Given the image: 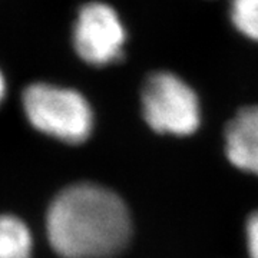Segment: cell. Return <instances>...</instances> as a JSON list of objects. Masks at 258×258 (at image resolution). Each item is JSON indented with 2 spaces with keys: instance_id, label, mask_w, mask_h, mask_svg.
<instances>
[{
  "instance_id": "3",
  "label": "cell",
  "mask_w": 258,
  "mask_h": 258,
  "mask_svg": "<svg viewBox=\"0 0 258 258\" xmlns=\"http://www.w3.org/2000/svg\"><path fill=\"white\" fill-rule=\"evenodd\" d=\"M142 111L154 131L179 137L194 134L201 119L195 92L169 72H158L148 78L142 89Z\"/></svg>"
},
{
  "instance_id": "4",
  "label": "cell",
  "mask_w": 258,
  "mask_h": 258,
  "mask_svg": "<svg viewBox=\"0 0 258 258\" xmlns=\"http://www.w3.org/2000/svg\"><path fill=\"white\" fill-rule=\"evenodd\" d=\"M125 43V29L111 6L92 2L78 13L74 46L81 59L95 66L118 60Z\"/></svg>"
},
{
  "instance_id": "8",
  "label": "cell",
  "mask_w": 258,
  "mask_h": 258,
  "mask_svg": "<svg viewBox=\"0 0 258 258\" xmlns=\"http://www.w3.org/2000/svg\"><path fill=\"white\" fill-rule=\"evenodd\" d=\"M249 258H258V211L251 214L245 227Z\"/></svg>"
},
{
  "instance_id": "5",
  "label": "cell",
  "mask_w": 258,
  "mask_h": 258,
  "mask_svg": "<svg viewBox=\"0 0 258 258\" xmlns=\"http://www.w3.org/2000/svg\"><path fill=\"white\" fill-rule=\"evenodd\" d=\"M225 152L237 168L258 175V106H245L230 120Z\"/></svg>"
},
{
  "instance_id": "1",
  "label": "cell",
  "mask_w": 258,
  "mask_h": 258,
  "mask_svg": "<svg viewBox=\"0 0 258 258\" xmlns=\"http://www.w3.org/2000/svg\"><path fill=\"white\" fill-rule=\"evenodd\" d=\"M46 227L50 245L62 258L115 257L131 234L125 204L95 184L63 189L49 207Z\"/></svg>"
},
{
  "instance_id": "2",
  "label": "cell",
  "mask_w": 258,
  "mask_h": 258,
  "mask_svg": "<svg viewBox=\"0 0 258 258\" xmlns=\"http://www.w3.org/2000/svg\"><path fill=\"white\" fill-rule=\"evenodd\" d=\"M23 108L29 122L53 138L68 144H81L91 135V106L74 89L32 83L23 92Z\"/></svg>"
},
{
  "instance_id": "6",
  "label": "cell",
  "mask_w": 258,
  "mask_h": 258,
  "mask_svg": "<svg viewBox=\"0 0 258 258\" xmlns=\"http://www.w3.org/2000/svg\"><path fill=\"white\" fill-rule=\"evenodd\" d=\"M0 258H32L28 227L12 215H5L0 222Z\"/></svg>"
},
{
  "instance_id": "7",
  "label": "cell",
  "mask_w": 258,
  "mask_h": 258,
  "mask_svg": "<svg viewBox=\"0 0 258 258\" xmlns=\"http://www.w3.org/2000/svg\"><path fill=\"white\" fill-rule=\"evenodd\" d=\"M230 15L244 36L258 42V0H231Z\"/></svg>"
}]
</instances>
